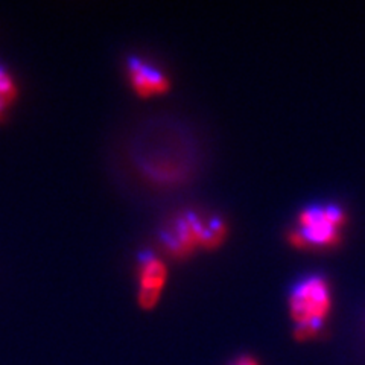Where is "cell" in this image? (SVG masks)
Wrapping results in <instances>:
<instances>
[{
    "mask_svg": "<svg viewBox=\"0 0 365 365\" xmlns=\"http://www.w3.org/2000/svg\"><path fill=\"white\" fill-rule=\"evenodd\" d=\"M230 365H260V364H259V361H257L256 358H253V356L242 355V356L236 358Z\"/></svg>",
    "mask_w": 365,
    "mask_h": 365,
    "instance_id": "obj_7",
    "label": "cell"
},
{
    "mask_svg": "<svg viewBox=\"0 0 365 365\" xmlns=\"http://www.w3.org/2000/svg\"><path fill=\"white\" fill-rule=\"evenodd\" d=\"M289 315L294 322V338L312 341L322 334L332 309V291L326 277L311 274L297 282L288 297Z\"/></svg>",
    "mask_w": 365,
    "mask_h": 365,
    "instance_id": "obj_2",
    "label": "cell"
},
{
    "mask_svg": "<svg viewBox=\"0 0 365 365\" xmlns=\"http://www.w3.org/2000/svg\"><path fill=\"white\" fill-rule=\"evenodd\" d=\"M166 280L168 268L165 262L153 253L143 255L140 257L139 294H137V300H139L142 309H154L162 297Z\"/></svg>",
    "mask_w": 365,
    "mask_h": 365,
    "instance_id": "obj_5",
    "label": "cell"
},
{
    "mask_svg": "<svg viewBox=\"0 0 365 365\" xmlns=\"http://www.w3.org/2000/svg\"><path fill=\"white\" fill-rule=\"evenodd\" d=\"M227 235L225 224L218 218H201L197 213H185L175 218L165 232V245L169 253L182 257L192 253L198 245L216 247Z\"/></svg>",
    "mask_w": 365,
    "mask_h": 365,
    "instance_id": "obj_4",
    "label": "cell"
},
{
    "mask_svg": "<svg viewBox=\"0 0 365 365\" xmlns=\"http://www.w3.org/2000/svg\"><path fill=\"white\" fill-rule=\"evenodd\" d=\"M127 72L135 93L143 98L166 93L170 87V81L165 72L160 71L157 66L151 64L150 61L139 58L135 55L128 58Z\"/></svg>",
    "mask_w": 365,
    "mask_h": 365,
    "instance_id": "obj_6",
    "label": "cell"
},
{
    "mask_svg": "<svg viewBox=\"0 0 365 365\" xmlns=\"http://www.w3.org/2000/svg\"><path fill=\"white\" fill-rule=\"evenodd\" d=\"M139 173L160 189H175L197 175L201 153L197 137L174 118L157 116L143 123L133 139Z\"/></svg>",
    "mask_w": 365,
    "mask_h": 365,
    "instance_id": "obj_1",
    "label": "cell"
},
{
    "mask_svg": "<svg viewBox=\"0 0 365 365\" xmlns=\"http://www.w3.org/2000/svg\"><path fill=\"white\" fill-rule=\"evenodd\" d=\"M6 104H8V101H5L2 96H0V118L4 116V111L6 108Z\"/></svg>",
    "mask_w": 365,
    "mask_h": 365,
    "instance_id": "obj_8",
    "label": "cell"
},
{
    "mask_svg": "<svg viewBox=\"0 0 365 365\" xmlns=\"http://www.w3.org/2000/svg\"><path fill=\"white\" fill-rule=\"evenodd\" d=\"M347 216L339 205L317 204L299 213V228L289 235L295 247H332L341 241L342 225Z\"/></svg>",
    "mask_w": 365,
    "mask_h": 365,
    "instance_id": "obj_3",
    "label": "cell"
}]
</instances>
